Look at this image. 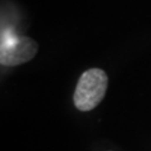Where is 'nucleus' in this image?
<instances>
[{
    "instance_id": "nucleus-1",
    "label": "nucleus",
    "mask_w": 151,
    "mask_h": 151,
    "mask_svg": "<svg viewBox=\"0 0 151 151\" xmlns=\"http://www.w3.org/2000/svg\"><path fill=\"white\" fill-rule=\"evenodd\" d=\"M107 76L102 69L92 68L86 70L79 78L74 91V105L81 111H91L106 94Z\"/></svg>"
},
{
    "instance_id": "nucleus-2",
    "label": "nucleus",
    "mask_w": 151,
    "mask_h": 151,
    "mask_svg": "<svg viewBox=\"0 0 151 151\" xmlns=\"http://www.w3.org/2000/svg\"><path fill=\"white\" fill-rule=\"evenodd\" d=\"M38 45L28 37H18L13 32L1 34L0 59L3 65H18L30 60L37 54Z\"/></svg>"
}]
</instances>
